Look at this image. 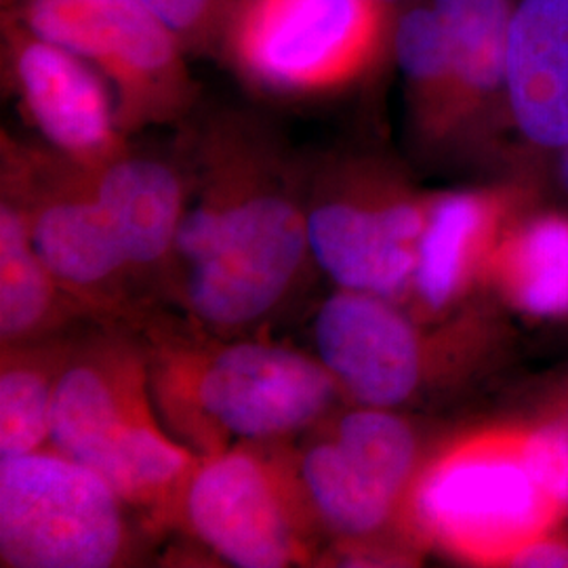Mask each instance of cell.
I'll return each mask as SVG.
<instances>
[{
  "label": "cell",
  "mask_w": 568,
  "mask_h": 568,
  "mask_svg": "<svg viewBox=\"0 0 568 568\" xmlns=\"http://www.w3.org/2000/svg\"><path fill=\"white\" fill-rule=\"evenodd\" d=\"M2 13L98 68L124 133L173 121L196 98L182 42L138 0H20Z\"/></svg>",
  "instance_id": "5"
},
{
  "label": "cell",
  "mask_w": 568,
  "mask_h": 568,
  "mask_svg": "<svg viewBox=\"0 0 568 568\" xmlns=\"http://www.w3.org/2000/svg\"><path fill=\"white\" fill-rule=\"evenodd\" d=\"M530 426L549 480L568 504V392L532 419Z\"/></svg>",
  "instance_id": "22"
},
{
  "label": "cell",
  "mask_w": 568,
  "mask_h": 568,
  "mask_svg": "<svg viewBox=\"0 0 568 568\" xmlns=\"http://www.w3.org/2000/svg\"><path fill=\"white\" fill-rule=\"evenodd\" d=\"M49 443L98 471L122 501L133 504L161 499L194 471L190 450L154 419L142 365L126 354L89 358L61 373Z\"/></svg>",
  "instance_id": "4"
},
{
  "label": "cell",
  "mask_w": 568,
  "mask_h": 568,
  "mask_svg": "<svg viewBox=\"0 0 568 568\" xmlns=\"http://www.w3.org/2000/svg\"><path fill=\"white\" fill-rule=\"evenodd\" d=\"M568 506L539 462L530 424L471 429L419 467L405 520L426 544L478 567H509Z\"/></svg>",
  "instance_id": "2"
},
{
  "label": "cell",
  "mask_w": 568,
  "mask_h": 568,
  "mask_svg": "<svg viewBox=\"0 0 568 568\" xmlns=\"http://www.w3.org/2000/svg\"><path fill=\"white\" fill-rule=\"evenodd\" d=\"M396 16L386 0H232L215 55L267 95L331 98L394 60Z\"/></svg>",
  "instance_id": "3"
},
{
  "label": "cell",
  "mask_w": 568,
  "mask_h": 568,
  "mask_svg": "<svg viewBox=\"0 0 568 568\" xmlns=\"http://www.w3.org/2000/svg\"><path fill=\"white\" fill-rule=\"evenodd\" d=\"M413 427L392 408L363 406L345 413L331 440L302 459V483L312 509L347 539H366L405 516L419 471Z\"/></svg>",
  "instance_id": "8"
},
{
  "label": "cell",
  "mask_w": 568,
  "mask_h": 568,
  "mask_svg": "<svg viewBox=\"0 0 568 568\" xmlns=\"http://www.w3.org/2000/svg\"><path fill=\"white\" fill-rule=\"evenodd\" d=\"M89 171L93 196L114 227L129 265L163 260L182 224L185 183L175 164L124 150Z\"/></svg>",
  "instance_id": "16"
},
{
  "label": "cell",
  "mask_w": 568,
  "mask_h": 568,
  "mask_svg": "<svg viewBox=\"0 0 568 568\" xmlns=\"http://www.w3.org/2000/svg\"><path fill=\"white\" fill-rule=\"evenodd\" d=\"M206 199L183 215L175 248L190 265L185 300L209 325L255 323L304 264L307 213L284 192L278 154L243 119L206 133Z\"/></svg>",
  "instance_id": "1"
},
{
  "label": "cell",
  "mask_w": 568,
  "mask_h": 568,
  "mask_svg": "<svg viewBox=\"0 0 568 568\" xmlns=\"http://www.w3.org/2000/svg\"><path fill=\"white\" fill-rule=\"evenodd\" d=\"M122 548V497L98 471L55 448L0 459L4 565L112 567Z\"/></svg>",
  "instance_id": "7"
},
{
  "label": "cell",
  "mask_w": 568,
  "mask_h": 568,
  "mask_svg": "<svg viewBox=\"0 0 568 568\" xmlns=\"http://www.w3.org/2000/svg\"><path fill=\"white\" fill-rule=\"evenodd\" d=\"M487 281L525 316H568V213L523 211L497 244Z\"/></svg>",
  "instance_id": "17"
},
{
  "label": "cell",
  "mask_w": 568,
  "mask_h": 568,
  "mask_svg": "<svg viewBox=\"0 0 568 568\" xmlns=\"http://www.w3.org/2000/svg\"><path fill=\"white\" fill-rule=\"evenodd\" d=\"M307 213V243L326 276L344 291L396 302L413 288L429 196L396 169L352 159L331 169Z\"/></svg>",
  "instance_id": "6"
},
{
  "label": "cell",
  "mask_w": 568,
  "mask_h": 568,
  "mask_svg": "<svg viewBox=\"0 0 568 568\" xmlns=\"http://www.w3.org/2000/svg\"><path fill=\"white\" fill-rule=\"evenodd\" d=\"M509 122L528 161L568 145V0H509Z\"/></svg>",
  "instance_id": "15"
},
{
  "label": "cell",
  "mask_w": 568,
  "mask_h": 568,
  "mask_svg": "<svg viewBox=\"0 0 568 568\" xmlns=\"http://www.w3.org/2000/svg\"><path fill=\"white\" fill-rule=\"evenodd\" d=\"M169 26L187 55H215L232 0H138Z\"/></svg>",
  "instance_id": "21"
},
{
  "label": "cell",
  "mask_w": 568,
  "mask_h": 568,
  "mask_svg": "<svg viewBox=\"0 0 568 568\" xmlns=\"http://www.w3.org/2000/svg\"><path fill=\"white\" fill-rule=\"evenodd\" d=\"M278 462L234 448L194 467L185 514L190 527L225 562L241 568L288 567L304 556L302 511Z\"/></svg>",
  "instance_id": "10"
},
{
  "label": "cell",
  "mask_w": 568,
  "mask_h": 568,
  "mask_svg": "<svg viewBox=\"0 0 568 568\" xmlns=\"http://www.w3.org/2000/svg\"><path fill=\"white\" fill-rule=\"evenodd\" d=\"M314 335L321 363L358 405H406L438 366L436 344L386 297L342 288L321 307Z\"/></svg>",
  "instance_id": "12"
},
{
  "label": "cell",
  "mask_w": 568,
  "mask_h": 568,
  "mask_svg": "<svg viewBox=\"0 0 568 568\" xmlns=\"http://www.w3.org/2000/svg\"><path fill=\"white\" fill-rule=\"evenodd\" d=\"M509 567L568 568V541L554 537L551 532L516 554Z\"/></svg>",
  "instance_id": "23"
},
{
  "label": "cell",
  "mask_w": 568,
  "mask_h": 568,
  "mask_svg": "<svg viewBox=\"0 0 568 568\" xmlns=\"http://www.w3.org/2000/svg\"><path fill=\"white\" fill-rule=\"evenodd\" d=\"M18 2L20 0H0V7H2V11H7V9H13Z\"/></svg>",
  "instance_id": "25"
},
{
  "label": "cell",
  "mask_w": 568,
  "mask_h": 568,
  "mask_svg": "<svg viewBox=\"0 0 568 568\" xmlns=\"http://www.w3.org/2000/svg\"><path fill=\"white\" fill-rule=\"evenodd\" d=\"M55 276L44 265L32 239L28 213L9 194L0 206V333L16 342L44 323L53 305Z\"/></svg>",
  "instance_id": "19"
},
{
  "label": "cell",
  "mask_w": 568,
  "mask_h": 568,
  "mask_svg": "<svg viewBox=\"0 0 568 568\" xmlns=\"http://www.w3.org/2000/svg\"><path fill=\"white\" fill-rule=\"evenodd\" d=\"M532 196L535 185L525 180L429 196L413 276V293L427 312H445L476 281H487L497 244Z\"/></svg>",
  "instance_id": "13"
},
{
  "label": "cell",
  "mask_w": 568,
  "mask_h": 568,
  "mask_svg": "<svg viewBox=\"0 0 568 568\" xmlns=\"http://www.w3.org/2000/svg\"><path fill=\"white\" fill-rule=\"evenodd\" d=\"M2 79L53 152L98 169L126 150L110 82L81 55L0 13Z\"/></svg>",
  "instance_id": "9"
},
{
  "label": "cell",
  "mask_w": 568,
  "mask_h": 568,
  "mask_svg": "<svg viewBox=\"0 0 568 568\" xmlns=\"http://www.w3.org/2000/svg\"><path fill=\"white\" fill-rule=\"evenodd\" d=\"M190 403L227 436L267 440L316 422L339 389L321 358L270 344L220 349L192 375Z\"/></svg>",
  "instance_id": "11"
},
{
  "label": "cell",
  "mask_w": 568,
  "mask_h": 568,
  "mask_svg": "<svg viewBox=\"0 0 568 568\" xmlns=\"http://www.w3.org/2000/svg\"><path fill=\"white\" fill-rule=\"evenodd\" d=\"M453 60L450 154H490L509 122V0H432Z\"/></svg>",
  "instance_id": "14"
},
{
  "label": "cell",
  "mask_w": 568,
  "mask_h": 568,
  "mask_svg": "<svg viewBox=\"0 0 568 568\" xmlns=\"http://www.w3.org/2000/svg\"><path fill=\"white\" fill-rule=\"evenodd\" d=\"M55 384L41 368L9 366L0 375V459L41 450L51 440Z\"/></svg>",
  "instance_id": "20"
},
{
  "label": "cell",
  "mask_w": 568,
  "mask_h": 568,
  "mask_svg": "<svg viewBox=\"0 0 568 568\" xmlns=\"http://www.w3.org/2000/svg\"><path fill=\"white\" fill-rule=\"evenodd\" d=\"M554 173H556V182L560 185V190L568 196V145H565L556 156H554Z\"/></svg>",
  "instance_id": "24"
},
{
  "label": "cell",
  "mask_w": 568,
  "mask_h": 568,
  "mask_svg": "<svg viewBox=\"0 0 568 568\" xmlns=\"http://www.w3.org/2000/svg\"><path fill=\"white\" fill-rule=\"evenodd\" d=\"M392 61L403 79L413 140L427 154H450L453 60L432 0H413L398 9Z\"/></svg>",
  "instance_id": "18"
},
{
  "label": "cell",
  "mask_w": 568,
  "mask_h": 568,
  "mask_svg": "<svg viewBox=\"0 0 568 568\" xmlns=\"http://www.w3.org/2000/svg\"><path fill=\"white\" fill-rule=\"evenodd\" d=\"M386 2H389L392 7H396V9H400V7H405V4L413 2V0H386Z\"/></svg>",
  "instance_id": "26"
}]
</instances>
